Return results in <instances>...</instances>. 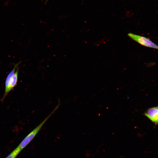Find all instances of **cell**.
I'll use <instances>...</instances> for the list:
<instances>
[{
    "label": "cell",
    "mask_w": 158,
    "mask_h": 158,
    "mask_svg": "<svg viewBox=\"0 0 158 158\" xmlns=\"http://www.w3.org/2000/svg\"><path fill=\"white\" fill-rule=\"evenodd\" d=\"M19 64L18 63L16 64L13 69L8 75L5 81V92L2 100L4 98L17 84L18 79V67Z\"/></svg>",
    "instance_id": "cell-1"
},
{
    "label": "cell",
    "mask_w": 158,
    "mask_h": 158,
    "mask_svg": "<svg viewBox=\"0 0 158 158\" xmlns=\"http://www.w3.org/2000/svg\"><path fill=\"white\" fill-rule=\"evenodd\" d=\"M128 35L132 39L141 45L158 49V45L145 37L130 33H129Z\"/></svg>",
    "instance_id": "cell-2"
},
{
    "label": "cell",
    "mask_w": 158,
    "mask_h": 158,
    "mask_svg": "<svg viewBox=\"0 0 158 158\" xmlns=\"http://www.w3.org/2000/svg\"><path fill=\"white\" fill-rule=\"evenodd\" d=\"M145 115L152 122L158 124V109L157 107L149 108L145 113Z\"/></svg>",
    "instance_id": "cell-3"
},
{
    "label": "cell",
    "mask_w": 158,
    "mask_h": 158,
    "mask_svg": "<svg viewBox=\"0 0 158 158\" xmlns=\"http://www.w3.org/2000/svg\"><path fill=\"white\" fill-rule=\"evenodd\" d=\"M21 150L17 147L6 158H16Z\"/></svg>",
    "instance_id": "cell-4"
},
{
    "label": "cell",
    "mask_w": 158,
    "mask_h": 158,
    "mask_svg": "<svg viewBox=\"0 0 158 158\" xmlns=\"http://www.w3.org/2000/svg\"><path fill=\"white\" fill-rule=\"evenodd\" d=\"M157 108L158 109V106L157 107Z\"/></svg>",
    "instance_id": "cell-5"
}]
</instances>
